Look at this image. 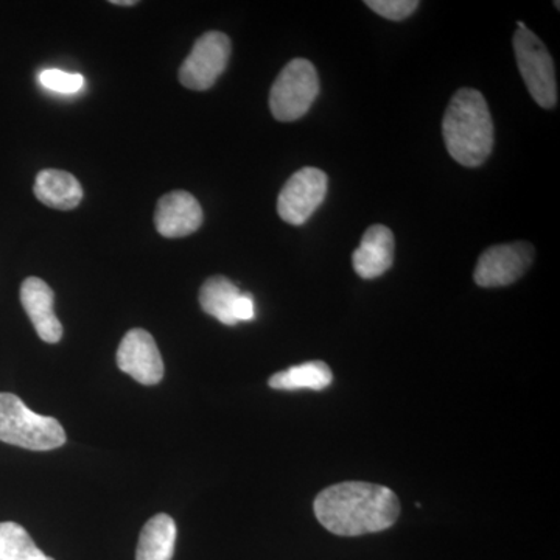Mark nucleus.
I'll use <instances>...</instances> for the list:
<instances>
[{"instance_id": "nucleus-1", "label": "nucleus", "mask_w": 560, "mask_h": 560, "mask_svg": "<svg viewBox=\"0 0 560 560\" xmlns=\"http://www.w3.org/2000/svg\"><path fill=\"white\" fill-rule=\"evenodd\" d=\"M316 518L331 534L359 537L390 528L400 515V501L386 486L346 481L318 493Z\"/></svg>"}, {"instance_id": "nucleus-2", "label": "nucleus", "mask_w": 560, "mask_h": 560, "mask_svg": "<svg viewBox=\"0 0 560 560\" xmlns=\"http://www.w3.org/2000/svg\"><path fill=\"white\" fill-rule=\"evenodd\" d=\"M442 136L453 160L464 167H478L488 160L493 147V124L480 91L464 88L453 95L442 121Z\"/></svg>"}, {"instance_id": "nucleus-3", "label": "nucleus", "mask_w": 560, "mask_h": 560, "mask_svg": "<svg viewBox=\"0 0 560 560\" xmlns=\"http://www.w3.org/2000/svg\"><path fill=\"white\" fill-rule=\"evenodd\" d=\"M0 441L47 452L66 444V431L57 419L32 411L14 394L0 393Z\"/></svg>"}, {"instance_id": "nucleus-4", "label": "nucleus", "mask_w": 560, "mask_h": 560, "mask_svg": "<svg viewBox=\"0 0 560 560\" xmlns=\"http://www.w3.org/2000/svg\"><path fill=\"white\" fill-rule=\"evenodd\" d=\"M319 94L318 72L311 61L296 58L279 73L270 92L272 116L279 121H294L311 110Z\"/></svg>"}, {"instance_id": "nucleus-5", "label": "nucleus", "mask_w": 560, "mask_h": 560, "mask_svg": "<svg viewBox=\"0 0 560 560\" xmlns=\"http://www.w3.org/2000/svg\"><path fill=\"white\" fill-rule=\"evenodd\" d=\"M515 60L537 105L545 109L558 105V83L555 62L547 46L533 32L517 31L514 35Z\"/></svg>"}, {"instance_id": "nucleus-6", "label": "nucleus", "mask_w": 560, "mask_h": 560, "mask_svg": "<svg viewBox=\"0 0 560 560\" xmlns=\"http://www.w3.org/2000/svg\"><path fill=\"white\" fill-rule=\"evenodd\" d=\"M231 39L221 32H208L195 43L179 69V81L191 91H208L226 70Z\"/></svg>"}, {"instance_id": "nucleus-7", "label": "nucleus", "mask_w": 560, "mask_h": 560, "mask_svg": "<svg viewBox=\"0 0 560 560\" xmlns=\"http://www.w3.org/2000/svg\"><path fill=\"white\" fill-rule=\"evenodd\" d=\"M326 173L315 167H304L294 173L278 198L280 219L293 226H301L323 205L327 195Z\"/></svg>"}, {"instance_id": "nucleus-8", "label": "nucleus", "mask_w": 560, "mask_h": 560, "mask_svg": "<svg viewBox=\"0 0 560 560\" xmlns=\"http://www.w3.org/2000/svg\"><path fill=\"white\" fill-rule=\"evenodd\" d=\"M533 259L534 248L526 242L492 246L478 259L475 283L482 289L511 285L528 271Z\"/></svg>"}, {"instance_id": "nucleus-9", "label": "nucleus", "mask_w": 560, "mask_h": 560, "mask_svg": "<svg viewBox=\"0 0 560 560\" xmlns=\"http://www.w3.org/2000/svg\"><path fill=\"white\" fill-rule=\"evenodd\" d=\"M117 364L140 385H158L164 377V361L156 341L143 329L125 335L117 350Z\"/></svg>"}, {"instance_id": "nucleus-10", "label": "nucleus", "mask_w": 560, "mask_h": 560, "mask_svg": "<svg viewBox=\"0 0 560 560\" xmlns=\"http://www.w3.org/2000/svg\"><path fill=\"white\" fill-rule=\"evenodd\" d=\"M154 224L164 237H187L200 230L202 224L200 202L189 191H171L158 202Z\"/></svg>"}, {"instance_id": "nucleus-11", "label": "nucleus", "mask_w": 560, "mask_h": 560, "mask_svg": "<svg viewBox=\"0 0 560 560\" xmlns=\"http://www.w3.org/2000/svg\"><path fill=\"white\" fill-rule=\"evenodd\" d=\"M21 302L40 340L55 345L62 338V326L54 311V290L39 278L22 282Z\"/></svg>"}, {"instance_id": "nucleus-12", "label": "nucleus", "mask_w": 560, "mask_h": 560, "mask_svg": "<svg viewBox=\"0 0 560 560\" xmlns=\"http://www.w3.org/2000/svg\"><path fill=\"white\" fill-rule=\"evenodd\" d=\"M393 231L382 224L371 226L364 232L359 248L353 250V270L361 279H377L393 267Z\"/></svg>"}, {"instance_id": "nucleus-13", "label": "nucleus", "mask_w": 560, "mask_h": 560, "mask_svg": "<svg viewBox=\"0 0 560 560\" xmlns=\"http://www.w3.org/2000/svg\"><path fill=\"white\" fill-rule=\"evenodd\" d=\"M35 195L47 208L72 210L83 200V187L70 173L47 168L36 176Z\"/></svg>"}, {"instance_id": "nucleus-14", "label": "nucleus", "mask_w": 560, "mask_h": 560, "mask_svg": "<svg viewBox=\"0 0 560 560\" xmlns=\"http://www.w3.org/2000/svg\"><path fill=\"white\" fill-rule=\"evenodd\" d=\"M176 536L178 530L171 515H154L140 533L136 560H172Z\"/></svg>"}, {"instance_id": "nucleus-15", "label": "nucleus", "mask_w": 560, "mask_h": 560, "mask_svg": "<svg viewBox=\"0 0 560 560\" xmlns=\"http://www.w3.org/2000/svg\"><path fill=\"white\" fill-rule=\"evenodd\" d=\"M242 291L230 279L213 276L202 283L200 304L202 311L219 319L224 326H235L234 305L241 298Z\"/></svg>"}, {"instance_id": "nucleus-16", "label": "nucleus", "mask_w": 560, "mask_h": 560, "mask_svg": "<svg viewBox=\"0 0 560 560\" xmlns=\"http://www.w3.org/2000/svg\"><path fill=\"white\" fill-rule=\"evenodd\" d=\"M334 382V374L329 364L324 361H307L300 366H291L272 375L268 385L279 390H324Z\"/></svg>"}, {"instance_id": "nucleus-17", "label": "nucleus", "mask_w": 560, "mask_h": 560, "mask_svg": "<svg viewBox=\"0 0 560 560\" xmlns=\"http://www.w3.org/2000/svg\"><path fill=\"white\" fill-rule=\"evenodd\" d=\"M0 560H54L36 547L27 530L14 522L0 523Z\"/></svg>"}, {"instance_id": "nucleus-18", "label": "nucleus", "mask_w": 560, "mask_h": 560, "mask_svg": "<svg viewBox=\"0 0 560 560\" xmlns=\"http://www.w3.org/2000/svg\"><path fill=\"white\" fill-rule=\"evenodd\" d=\"M39 83L49 91L75 94L83 88L84 79L80 73H69L60 69H46L39 73Z\"/></svg>"}, {"instance_id": "nucleus-19", "label": "nucleus", "mask_w": 560, "mask_h": 560, "mask_svg": "<svg viewBox=\"0 0 560 560\" xmlns=\"http://www.w3.org/2000/svg\"><path fill=\"white\" fill-rule=\"evenodd\" d=\"M372 11L389 21H404L418 10L416 0H370L366 2Z\"/></svg>"}, {"instance_id": "nucleus-20", "label": "nucleus", "mask_w": 560, "mask_h": 560, "mask_svg": "<svg viewBox=\"0 0 560 560\" xmlns=\"http://www.w3.org/2000/svg\"><path fill=\"white\" fill-rule=\"evenodd\" d=\"M234 318L237 323L256 318V304H254V298L249 293H242L235 302Z\"/></svg>"}, {"instance_id": "nucleus-21", "label": "nucleus", "mask_w": 560, "mask_h": 560, "mask_svg": "<svg viewBox=\"0 0 560 560\" xmlns=\"http://www.w3.org/2000/svg\"><path fill=\"white\" fill-rule=\"evenodd\" d=\"M113 5H117V7H132V5H136V0H113Z\"/></svg>"}]
</instances>
